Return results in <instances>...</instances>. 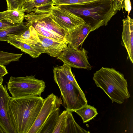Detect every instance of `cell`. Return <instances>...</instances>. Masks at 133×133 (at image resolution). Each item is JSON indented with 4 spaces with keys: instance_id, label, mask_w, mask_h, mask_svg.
I'll return each mask as SVG.
<instances>
[{
    "instance_id": "cell-13",
    "label": "cell",
    "mask_w": 133,
    "mask_h": 133,
    "mask_svg": "<svg viewBox=\"0 0 133 133\" xmlns=\"http://www.w3.org/2000/svg\"><path fill=\"white\" fill-rule=\"evenodd\" d=\"M38 36L44 47V53L51 57L57 58L68 45L65 41H59L39 34Z\"/></svg>"
},
{
    "instance_id": "cell-3",
    "label": "cell",
    "mask_w": 133,
    "mask_h": 133,
    "mask_svg": "<svg viewBox=\"0 0 133 133\" xmlns=\"http://www.w3.org/2000/svg\"><path fill=\"white\" fill-rule=\"evenodd\" d=\"M59 6L89 23L91 32L101 26L107 25L117 12L113 9L112 0H98L84 4Z\"/></svg>"
},
{
    "instance_id": "cell-26",
    "label": "cell",
    "mask_w": 133,
    "mask_h": 133,
    "mask_svg": "<svg viewBox=\"0 0 133 133\" xmlns=\"http://www.w3.org/2000/svg\"><path fill=\"white\" fill-rule=\"evenodd\" d=\"M124 0H112L113 9L114 11H120L124 8Z\"/></svg>"
},
{
    "instance_id": "cell-8",
    "label": "cell",
    "mask_w": 133,
    "mask_h": 133,
    "mask_svg": "<svg viewBox=\"0 0 133 133\" xmlns=\"http://www.w3.org/2000/svg\"><path fill=\"white\" fill-rule=\"evenodd\" d=\"M50 12L55 21L67 34L85 22L80 17L58 5H53Z\"/></svg>"
},
{
    "instance_id": "cell-27",
    "label": "cell",
    "mask_w": 133,
    "mask_h": 133,
    "mask_svg": "<svg viewBox=\"0 0 133 133\" xmlns=\"http://www.w3.org/2000/svg\"><path fill=\"white\" fill-rule=\"evenodd\" d=\"M20 24L13 23L5 20H0V30Z\"/></svg>"
},
{
    "instance_id": "cell-25",
    "label": "cell",
    "mask_w": 133,
    "mask_h": 133,
    "mask_svg": "<svg viewBox=\"0 0 133 133\" xmlns=\"http://www.w3.org/2000/svg\"><path fill=\"white\" fill-rule=\"evenodd\" d=\"M8 10H20L24 3V0H6Z\"/></svg>"
},
{
    "instance_id": "cell-32",
    "label": "cell",
    "mask_w": 133,
    "mask_h": 133,
    "mask_svg": "<svg viewBox=\"0 0 133 133\" xmlns=\"http://www.w3.org/2000/svg\"><path fill=\"white\" fill-rule=\"evenodd\" d=\"M0 133H4V132L0 126Z\"/></svg>"
},
{
    "instance_id": "cell-22",
    "label": "cell",
    "mask_w": 133,
    "mask_h": 133,
    "mask_svg": "<svg viewBox=\"0 0 133 133\" xmlns=\"http://www.w3.org/2000/svg\"><path fill=\"white\" fill-rule=\"evenodd\" d=\"M23 54H15L0 50V64L5 65L14 61H18Z\"/></svg>"
},
{
    "instance_id": "cell-29",
    "label": "cell",
    "mask_w": 133,
    "mask_h": 133,
    "mask_svg": "<svg viewBox=\"0 0 133 133\" xmlns=\"http://www.w3.org/2000/svg\"><path fill=\"white\" fill-rule=\"evenodd\" d=\"M8 73L5 66L0 64V76L3 77Z\"/></svg>"
},
{
    "instance_id": "cell-30",
    "label": "cell",
    "mask_w": 133,
    "mask_h": 133,
    "mask_svg": "<svg viewBox=\"0 0 133 133\" xmlns=\"http://www.w3.org/2000/svg\"><path fill=\"white\" fill-rule=\"evenodd\" d=\"M0 20H4L3 18V12H0Z\"/></svg>"
},
{
    "instance_id": "cell-28",
    "label": "cell",
    "mask_w": 133,
    "mask_h": 133,
    "mask_svg": "<svg viewBox=\"0 0 133 133\" xmlns=\"http://www.w3.org/2000/svg\"><path fill=\"white\" fill-rule=\"evenodd\" d=\"M124 8L125 10L128 12V15L129 16L131 9V6L130 0H124Z\"/></svg>"
},
{
    "instance_id": "cell-11",
    "label": "cell",
    "mask_w": 133,
    "mask_h": 133,
    "mask_svg": "<svg viewBox=\"0 0 133 133\" xmlns=\"http://www.w3.org/2000/svg\"><path fill=\"white\" fill-rule=\"evenodd\" d=\"M91 29L90 24L85 22L68 32L65 37V41L68 44L73 48H81L84 41L91 32Z\"/></svg>"
},
{
    "instance_id": "cell-14",
    "label": "cell",
    "mask_w": 133,
    "mask_h": 133,
    "mask_svg": "<svg viewBox=\"0 0 133 133\" xmlns=\"http://www.w3.org/2000/svg\"><path fill=\"white\" fill-rule=\"evenodd\" d=\"M7 42L22 51L28 54L34 58L38 57L42 54L44 53V47L40 42L36 45L29 44L17 40L14 38L9 40Z\"/></svg>"
},
{
    "instance_id": "cell-20",
    "label": "cell",
    "mask_w": 133,
    "mask_h": 133,
    "mask_svg": "<svg viewBox=\"0 0 133 133\" xmlns=\"http://www.w3.org/2000/svg\"><path fill=\"white\" fill-rule=\"evenodd\" d=\"M74 112L81 117L84 123L89 121L98 114L95 108L88 104L83 106Z\"/></svg>"
},
{
    "instance_id": "cell-9",
    "label": "cell",
    "mask_w": 133,
    "mask_h": 133,
    "mask_svg": "<svg viewBox=\"0 0 133 133\" xmlns=\"http://www.w3.org/2000/svg\"><path fill=\"white\" fill-rule=\"evenodd\" d=\"M62 103L60 98L53 93L48 95L45 99L43 104L33 124L28 133H38L50 114Z\"/></svg>"
},
{
    "instance_id": "cell-10",
    "label": "cell",
    "mask_w": 133,
    "mask_h": 133,
    "mask_svg": "<svg viewBox=\"0 0 133 133\" xmlns=\"http://www.w3.org/2000/svg\"><path fill=\"white\" fill-rule=\"evenodd\" d=\"M5 85H0V126L4 133H16L10 117L9 103L11 98Z\"/></svg>"
},
{
    "instance_id": "cell-17",
    "label": "cell",
    "mask_w": 133,
    "mask_h": 133,
    "mask_svg": "<svg viewBox=\"0 0 133 133\" xmlns=\"http://www.w3.org/2000/svg\"><path fill=\"white\" fill-rule=\"evenodd\" d=\"M28 28L23 23L0 30V41H7L11 39L10 35L19 36Z\"/></svg>"
},
{
    "instance_id": "cell-12",
    "label": "cell",
    "mask_w": 133,
    "mask_h": 133,
    "mask_svg": "<svg viewBox=\"0 0 133 133\" xmlns=\"http://www.w3.org/2000/svg\"><path fill=\"white\" fill-rule=\"evenodd\" d=\"M123 31L122 37V45L126 49L128 58L133 63V19L128 15L122 20Z\"/></svg>"
},
{
    "instance_id": "cell-19",
    "label": "cell",
    "mask_w": 133,
    "mask_h": 133,
    "mask_svg": "<svg viewBox=\"0 0 133 133\" xmlns=\"http://www.w3.org/2000/svg\"><path fill=\"white\" fill-rule=\"evenodd\" d=\"M4 20L14 24L23 23L25 15L21 9L8 10L3 11Z\"/></svg>"
},
{
    "instance_id": "cell-21",
    "label": "cell",
    "mask_w": 133,
    "mask_h": 133,
    "mask_svg": "<svg viewBox=\"0 0 133 133\" xmlns=\"http://www.w3.org/2000/svg\"><path fill=\"white\" fill-rule=\"evenodd\" d=\"M90 132L82 128L76 123L73 116L72 112L68 111L65 133Z\"/></svg>"
},
{
    "instance_id": "cell-5",
    "label": "cell",
    "mask_w": 133,
    "mask_h": 133,
    "mask_svg": "<svg viewBox=\"0 0 133 133\" xmlns=\"http://www.w3.org/2000/svg\"><path fill=\"white\" fill-rule=\"evenodd\" d=\"M25 25H31L38 34L59 41H65V31L54 20L49 12L36 11L25 15Z\"/></svg>"
},
{
    "instance_id": "cell-33",
    "label": "cell",
    "mask_w": 133,
    "mask_h": 133,
    "mask_svg": "<svg viewBox=\"0 0 133 133\" xmlns=\"http://www.w3.org/2000/svg\"><path fill=\"white\" fill-rule=\"evenodd\" d=\"M32 0H24V2L29 1H32Z\"/></svg>"
},
{
    "instance_id": "cell-16",
    "label": "cell",
    "mask_w": 133,
    "mask_h": 133,
    "mask_svg": "<svg viewBox=\"0 0 133 133\" xmlns=\"http://www.w3.org/2000/svg\"><path fill=\"white\" fill-rule=\"evenodd\" d=\"M22 34L19 36L10 35L11 39L14 38L20 41L33 45L41 42L38 34L33 26H30Z\"/></svg>"
},
{
    "instance_id": "cell-6",
    "label": "cell",
    "mask_w": 133,
    "mask_h": 133,
    "mask_svg": "<svg viewBox=\"0 0 133 133\" xmlns=\"http://www.w3.org/2000/svg\"><path fill=\"white\" fill-rule=\"evenodd\" d=\"M7 88L12 98L41 96L45 87V83L31 75L23 77L11 76L7 83Z\"/></svg>"
},
{
    "instance_id": "cell-7",
    "label": "cell",
    "mask_w": 133,
    "mask_h": 133,
    "mask_svg": "<svg viewBox=\"0 0 133 133\" xmlns=\"http://www.w3.org/2000/svg\"><path fill=\"white\" fill-rule=\"evenodd\" d=\"M57 58L71 67L91 70L92 67L88 61V51L83 48H73L69 44Z\"/></svg>"
},
{
    "instance_id": "cell-18",
    "label": "cell",
    "mask_w": 133,
    "mask_h": 133,
    "mask_svg": "<svg viewBox=\"0 0 133 133\" xmlns=\"http://www.w3.org/2000/svg\"><path fill=\"white\" fill-rule=\"evenodd\" d=\"M59 115L60 108H58L50 114L38 133H52Z\"/></svg>"
},
{
    "instance_id": "cell-23",
    "label": "cell",
    "mask_w": 133,
    "mask_h": 133,
    "mask_svg": "<svg viewBox=\"0 0 133 133\" xmlns=\"http://www.w3.org/2000/svg\"><path fill=\"white\" fill-rule=\"evenodd\" d=\"M68 112L65 110L59 115L52 133H65Z\"/></svg>"
},
{
    "instance_id": "cell-15",
    "label": "cell",
    "mask_w": 133,
    "mask_h": 133,
    "mask_svg": "<svg viewBox=\"0 0 133 133\" xmlns=\"http://www.w3.org/2000/svg\"><path fill=\"white\" fill-rule=\"evenodd\" d=\"M52 0H33L25 2L21 8L27 14L32 12H49L53 5Z\"/></svg>"
},
{
    "instance_id": "cell-4",
    "label": "cell",
    "mask_w": 133,
    "mask_h": 133,
    "mask_svg": "<svg viewBox=\"0 0 133 133\" xmlns=\"http://www.w3.org/2000/svg\"><path fill=\"white\" fill-rule=\"evenodd\" d=\"M93 79L112 103L121 104L130 96L127 79L123 74L113 68L102 67L94 74Z\"/></svg>"
},
{
    "instance_id": "cell-1",
    "label": "cell",
    "mask_w": 133,
    "mask_h": 133,
    "mask_svg": "<svg viewBox=\"0 0 133 133\" xmlns=\"http://www.w3.org/2000/svg\"><path fill=\"white\" fill-rule=\"evenodd\" d=\"M54 78L61 93L62 103L66 110L74 111L88 104L85 95L78 84L71 67L64 63L54 67Z\"/></svg>"
},
{
    "instance_id": "cell-31",
    "label": "cell",
    "mask_w": 133,
    "mask_h": 133,
    "mask_svg": "<svg viewBox=\"0 0 133 133\" xmlns=\"http://www.w3.org/2000/svg\"><path fill=\"white\" fill-rule=\"evenodd\" d=\"M3 80V77L0 76V85L2 84Z\"/></svg>"
},
{
    "instance_id": "cell-2",
    "label": "cell",
    "mask_w": 133,
    "mask_h": 133,
    "mask_svg": "<svg viewBox=\"0 0 133 133\" xmlns=\"http://www.w3.org/2000/svg\"><path fill=\"white\" fill-rule=\"evenodd\" d=\"M44 99L39 96L13 98L9 103L10 118L16 133H28L38 114Z\"/></svg>"
},
{
    "instance_id": "cell-24",
    "label": "cell",
    "mask_w": 133,
    "mask_h": 133,
    "mask_svg": "<svg viewBox=\"0 0 133 133\" xmlns=\"http://www.w3.org/2000/svg\"><path fill=\"white\" fill-rule=\"evenodd\" d=\"M54 5H64L85 3L98 0H52Z\"/></svg>"
}]
</instances>
